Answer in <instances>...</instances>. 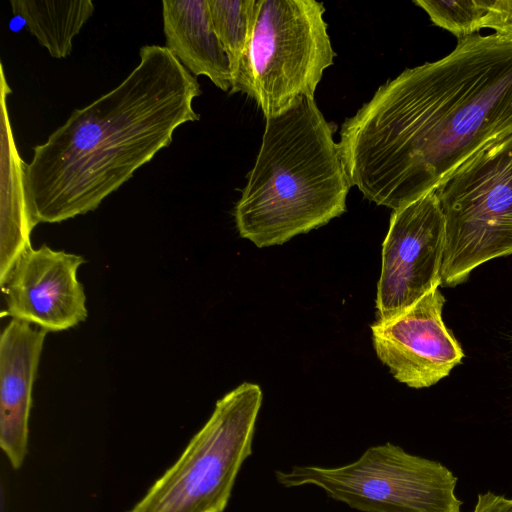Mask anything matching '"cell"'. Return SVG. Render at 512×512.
Segmentation results:
<instances>
[{
	"label": "cell",
	"instance_id": "6da1fadb",
	"mask_svg": "<svg viewBox=\"0 0 512 512\" xmlns=\"http://www.w3.org/2000/svg\"><path fill=\"white\" fill-rule=\"evenodd\" d=\"M511 131L512 41L477 33L381 85L344 121L338 145L351 185L394 211Z\"/></svg>",
	"mask_w": 512,
	"mask_h": 512
},
{
	"label": "cell",
	"instance_id": "7a4b0ae2",
	"mask_svg": "<svg viewBox=\"0 0 512 512\" xmlns=\"http://www.w3.org/2000/svg\"><path fill=\"white\" fill-rule=\"evenodd\" d=\"M201 93L196 77L166 46L141 47L138 64L120 84L74 109L33 148L25 169L32 225L97 209L171 144L179 126L199 120L193 101Z\"/></svg>",
	"mask_w": 512,
	"mask_h": 512
},
{
	"label": "cell",
	"instance_id": "3957f363",
	"mask_svg": "<svg viewBox=\"0 0 512 512\" xmlns=\"http://www.w3.org/2000/svg\"><path fill=\"white\" fill-rule=\"evenodd\" d=\"M351 186L332 124L304 98L266 119L234 209L237 230L259 248L281 245L341 216Z\"/></svg>",
	"mask_w": 512,
	"mask_h": 512
},
{
	"label": "cell",
	"instance_id": "277c9868",
	"mask_svg": "<svg viewBox=\"0 0 512 512\" xmlns=\"http://www.w3.org/2000/svg\"><path fill=\"white\" fill-rule=\"evenodd\" d=\"M324 13L315 0H256L247 53L229 93L254 99L266 119L314 99L336 56Z\"/></svg>",
	"mask_w": 512,
	"mask_h": 512
},
{
	"label": "cell",
	"instance_id": "5b68a950",
	"mask_svg": "<svg viewBox=\"0 0 512 512\" xmlns=\"http://www.w3.org/2000/svg\"><path fill=\"white\" fill-rule=\"evenodd\" d=\"M445 219L442 285L512 254V131L478 150L435 189Z\"/></svg>",
	"mask_w": 512,
	"mask_h": 512
},
{
	"label": "cell",
	"instance_id": "8992f818",
	"mask_svg": "<svg viewBox=\"0 0 512 512\" xmlns=\"http://www.w3.org/2000/svg\"><path fill=\"white\" fill-rule=\"evenodd\" d=\"M262 403L257 384L243 383L216 402L177 461L128 512H224L252 453Z\"/></svg>",
	"mask_w": 512,
	"mask_h": 512
},
{
	"label": "cell",
	"instance_id": "52a82bcc",
	"mask_svg": "<svg viewBox=\"0 0 512 512\" xmlns=\"http://www.w3.org/2000/svg\"><path fill=\"white\" fill-rule=\"evenodd\" d=\"M276 479L287 488L315 485L363 512H460L462 504L448 468L391 443L370 447L344 466H294L277 471Z\"/></svg>",
	"mask_w": 512,
	"mask_h": 512
},
{
	"label": "cell",
	"instance_id": "ba28073f",
	"mask_svg": "<svg viewBox=\"0 0 512 512\" xmlns=\"http://www.w3.org/2000/svg\"><path fill=\"white\" fill-rule=\"evenodd\" d=\"M445 219L435 191L394 210L382 245L377 320L394 318L442 285Z\"/></svg>",
	"mask_w": 512,
	"mask_h": 512
},
{
	"label": "cell",
	"instance_id": "9c48e42d",
	"mask_svg": "<svg viewBox=\"0 0 512 512\" xmlns=\"http://www.w3.org/2000/svg\"><path fill=\"white\" fill-rule=\"evenodd\" d=\"M444 303L436 288L402 314L371 325L377 357L397 381L411 388L436 384L464 357L443 322Z\"/></svg>",
	"mask_w": 512,
	"mask_h": 512
},
{
	"label": "cell",
	"instance_id": "30bf717a",
	"mask_svg": "<svg viewBox=\"0 0 512 512\" xmlns=\"http://www.w3.org/2000/svg\"><path fill=\"white\" fill-rule=\"evenodd\" d=\"M82 256L47 245L28 248L1 285L6 314L47 332L72 328L88 316L86 296L77 280Z\"/></svg>",
	"mask_w": 512,
	"mask_h": 512
},
{
	"label": "cell",
	"instance_id": "8fae6325",
	"mask_svg": "<svg viewBox=\"0 0 512 512\" xmlns=\"http://www.w3.org/2000/svg\"><path fill=\"white\" fill-rule=\"evenodd\" d=\"M46 335L12 318L0 336V446L14 469L27 453L32 390Z\"/></svg>",
	"mask_w": 512,
	"mask_h": 512
},
{
	"label": "cell",
	"instance_id": "7c38bea8",
	"mask_svg": "<svg viewBox=\"0 0 512 512\" xmlns=\"http://www.w3.org/2000/svg\"><path fill=\"white\" fill-rule=\"evenodd\" d=\"M162 18L166 47L179 62L195 77L206 76L230 92V65L215 34L208 0H164Z\"/></svg>",
	"mask_w": 512,
	"mask_h": 512
},
{
	"label": "cell",
	"instance_id": "4fadbf2b",
	"mask_svg": "<svg viewBox=\"0 0 512 512\" xmlns=\"http://www.w3.org/2000/svg\"><path fill=\"white\" fill-rule=\"evenodd\" d=\"M1 76V206H0V284L7 279L17 259L31 247L34 228L26 206L25 169L14 141L7 97L12 93L2 64Z\"/></svg>",
	"mask_w": 512,
	"mask_h": 512
},
{
	"label": "cell",
	"instance_id": "5bb4252c",
	"mask_svg": "<svg viewBox=\"0 0 512 512\" xmlns=\"http://www.w3.org/2000/svg\"><path fill=\"white\" fill-rule=\"evenodd\" d=\"M10 5L30 34L57 59L70 55L74 37L95 10L91 0H11Z\"/></svg>",
	"mask_w": 512,
	"mask_h": 512
},
{
	"label": "cell",
	"instance_id": "9a60e30c",
	"mask_svg": "<svg viewBox=\"0 0 512 512\" xmlns=\"http://www.w3.org/2000/svg\"><path fill=\"white\" fill-rule=\"evenodd\" d=\"M256 0H208L215 34L228 58L232 84L249 46Z\"/></svg>",
	"mask_w": 512,
	"mask_h": 512
},
{
	"label": "cell",
	"instance_id": "2e32d148",
	"mask_svg": "<svg viewBox=\"0 0 512 512\" xmlns=\"http://www.w3.org/2000/svg\"><path fill=\"white\" fill-rule=\"evenodd\" d=\"M413 2L428 14L436 26L448 30L459 39L477 34L483 28L491 0H414Z\"/></svg>",
	"mask_w": 512,
	"mask_h": 512
},
{
	"label": "cell",
	"instance_id": "e0dca14e",
	"mask_svg": "<svg viewBox=\"0 0 512 512\" xmlns=\"http://www.w3.org/2000/svg\"><path fill=\"white\" fill-rule=\"evenodd\" d=\"M483 28H491L496 35L512 41V0H491Z\"/></svg>",
	"mask_w": 512,
	"mask_h": 512
},
{
	"label": "cell",
	"instance_id": "ac0fdd59",
	"mask_svg": "<svg viewBox=\"0 0 512 512\" xmlns=\"http://www.w3.org/2000/svg\"><path fill=\"white\" fill-rule=\"evenodd\" d=\"M472 512H512V499L492 492L479 494Z\"/></svg>",
	"mask_w": 512,
	"mask_h": 512
}]
</instances>
